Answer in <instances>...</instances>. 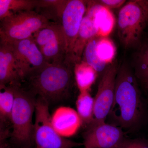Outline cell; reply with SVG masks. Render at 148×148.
Returning <instances> with one entry per match:
<instances>
[{
    "instance_id": "6da1fadb",
    "label": "cell",
    "mask_w": 148,
    "mask_h": 148,
    "mask_svg": "<svg viewBox=\"0 0 148 148\" xmlns=\"http://www.w3.org/2000/svg\"><path fill=\"white\" fill-rule=\"evenodd\" d=\"M143 101L135 75L127 65L119 69L114 97L107 120L122 129L135 128L142 119Z\"/></svg>"
},
{
    "instance_id": "7a4b0ae2",
    "label": "cell",
    "mask_w": 148,
    "mask_h": 148,
    "mask_svg": "<svg viewBox=\"0 0 148 148\" xmlns=\"http://www.w3.org/2000/svg\"><path fill=\"white\" fill-rule=\"evenodd\" d=\"M75 66L67 58L61 62L47 63L25 78L29 82V91L49 103L67 98L75 80Z\"/></svg>"
},
{
    "instance_id": "3957f363",
    "label": "cell",
    "mask_w": 148,
    "mask_h": 148,
    "mask_svg": "<svg viewBox=\"0 0 148 148\" xmlns=\"http://www.w3.org/2000/svg\"><path fill=\"white\" fill-rule=\"evenodd\" d=\"M12 86L15 100L11 115L12 130L10 136L18 147H28L34 142L33 116L36 99L32 92L24 90L20 84Z\"/></svg>"
},
{
    "instance_id": "277c9868",
    "label": "cell",
    "mask_w": 148,
    "mask_h": 148,
    "mask_svg": "<svg viewBox=\"0 0 148 148\" xmlns=\"http://www.w3.org/2000/svg\"><path fill=\"white\" fill-rule=\"evenodd\" d=\"M148 24V0L129 1L119 10L117 21L120 41L125 49L137 47Z\"/></svg>"
},
{
    "instance_id": "5b68a950",
    "label": "cell",
    "mask_w": 148,
    "mask_h": 148,
    "mask_svg": "<svg viewBox=\"0 0 148 148\" xmlns=\"http://www.w3.org/2000/svg\"><path fill=\"white\" fill-rule=\"evenodd\" d=\"M51 22L35 10L15 14L1 20L0 43H10L33 37Z\"/></svg>"
},
{
    "instance_id": "8992f818",
    "label": "cell",
    "mask_w": 148,
    "mask_h": 148,
    "mask_svg": "<svg viewBox=\"0 0 148 148\" xmlns=\"http://www.w3.org/2000/svg\"><path fill=\"white\" fill-rule=\"evenodd\" d=\"M49 104L40 97L36 98L33 138L36 148H73L83 145V143L63 138L56 131L51 120Z\"/></svg>"
},
{
    "instance_id": "52a82bcc",
    "label": "cell",
    "mask_w": 148,
    "mask_h": 148,
    "mask_svg": "<svg viewBox=\"0 0 148 148\" xmlns=\"http://www.w3.org/2000/svg\"><path fill=\"white\" fill-rule=\"evenodd\" d=\"M33 36L47 63L61 62L66 59V38L60 23L52 22L35 33Z\"/></svg>"
},
{
    "instance_id": "ba28073f",
    "label": "cell",
    "mask_w": 148,
    "mask_h": 148,
    "mask_svg": "<svg viewBox=\"0 0 148 148\" xmlns=\"http://www.w3.org/2000/svg\"><path fill=\"white\" fill-rule=\"evenodd\" d=\"M119 69L116 62H114L103 73L97 93L94 98L93 121L88 127L106 122L113 103Z\"/></svg>"
},
{
    "instance_id": "9c48e42d",
    "label": "cell",
    "mask_w": 148,
    "mask_h": 148,
    "mask_svg": "<svg viewBox=\"0 0 148 148\" xmlns=\"http://www.w3.org/2000/svg\"><path fill=\"white\" fill-rule=\"evenodd\" d=\"M8 43L11 47L22 81L47 64L34 36Z\"/></svg>"
},
{
    "instance_id": "30bf717a",
    "label": "cell",
    "mask_w": 148,
    "mask_h": 148,
    "mask_svg": "<svg viewBox=\"0 0 148 148\" xmlns=\"http://www.w3.org/2000/svg\"><path fill=\"white\" fill-rule=\"evenodd\" d=\"M125 138L122 128L106 122L86 128L83 145L84 148H117Z\"/></svg>"
},
{
    "instance_id": "8fae6325",
    "label": "cell",
    "mask_w": 148,
    "mask_h": 148,
    "mask_svg": "<svg viewBox=\"0 0 148 148\" xmlns=\"http://www.w3.org/2000/svg\"><path fill=\"white\" fill-rule=\"evenodd\" d=\"M87 1L68 0L61 17L66 42L67 57L72 53L82 22L87 9Z\"/></svg>"
},
{
    "instance_id": "7c38bea8",
    "label": "cell",
    "mask_w": 148,
    "mask_h": 148,
    "mask_svg": "<svg viewBox=\"0 0 148 148\" xmlns=\"http://www.w3.org/2000/svg\"><path fill=\"white\" fill-rule=\"evenodd\" d=\"M51 120L56 131L63 138L75 135L82 126L77 111L67 106L58 107L51 115Z\"/></svg>"
},
{
    "instance_id": "4fadbf2b",
    "label": "cell",
    "mask_w": 148,
    "mask_h": 148,
    "mask_svg": "<svg viewBox=\"0 0 148 148\" xmlns=\"http://www.w3.org/2000/svg\"><path fill=\"white\" fill-rule=\"evenodd\" d=\"M22 81L10 45L0 43V86L19 85Z\"/></svg>"
},
{
    "instance_id": "5bb4252c",
    "label": "cell",
    "mask_w": 148,
    "mask_h": 148,
    "mask_svg": "<svg viewBox=\"0 0 148 148\" xmlns=\"http://www.w3.org/2000/svg\"><path fill=\"white\" fill-rule=\"evenodd\" d=\"M86 12L92 17L99 36L108 37L112 33L115 21L110 9L99 4L96 1H87Z\"/></svg>"
},
{
    "instance_id": "9a60e30c",
    "label": "cell",
    "mask_w": 148,
    "mask_h": 148,
    "mask_svg": "<svg viewBox=\"0 0 148 148\" xmlns=\"http://www.w3.org/2000/svg\"><path fill=\"white\" fill-rule=\"evenodd\" d=\"M98 36V30L92 17L86 12L72 53L68 58L75 65L81 62L84 51L88 43L92 38Z\"/></svg>"
},
{
    "instance_id": "2e32d148",
    "label": "cell",
    "mask_w": 148,
    "mask_h": 148,
    "mask_svg": "<svg viewBox=\"0 0 148 148\" xmlns=\"http://www.w3.org/2000/svg\"><path fill=\"white\" fill-rule=\"evenodd\" d=\"M74 73L80 92H89L99 74L92 67L83 61L75 65Z\"/></svg>"
},
{
    "instance_id": "e0dca14e",
    "label": "cell",
    "mask_w": 148,
    "mask_h": 148,
    "mask_svg": "<svg viewBox=\"0 0 148 148\" xmlns=\"http://www.w3.org/2000/svg\"><path fill=\"white\" fill-rule=\"evenodd\" d=\"M68 0H39L35 11L51 21L61 24V17Z\"/></svg>"
},
{
    "instance_id": "ac0fdd59",
    "label": "cell",
    "mask_w": 148,
    "mask_h": 148,
    "mask_svg": "<svg viewBox=\"0 0 148 148\" xmlns=\"http://www.w3.org/2000/svg\"><path fill=\"white\" fill-rule=\"evenodd\" d=\"M39 0H0V20L15 14L35 10Z\"/></svg>"
},
{
    "instance_id": "d6986e66",
    "label": "cell",
    "mask_w": 148,
    "mask_h": 148,
    "mask_svg": "<svg viewBox=\"0 0 148 148\" xmlns=\"http://www.w3.org/2000/svg\"><path fill=\"white\" fill-rule=\"evenodd\" d=\"M77 112L82 121V126L87 128L93 121L94 98L89 92H80L76 102Z\"/></svg>"
},
{
    "instance_id": "ffe728a7",
    "label": "cell",
    "mask_w": 148,
    "mask_h": 148,
    "mask_svg": "<svg viewBox=\"0 0 148 148\" xmlns=\"http://www.w3.org/2000/svg\"><path fill=\"white\" fill-rule=\"evenodd\" d=\"M0 120L2 126L8 121H10L15 95L12 85L0 86Z\"/></svg>"
},
{
    "instance_id": "44dd1931",
    "label": "cell",
    "mask_w": 148,
    "mask_h": 148,
    "mask_svg": "<svg viewBox=\"0 0 148 148\" xmlns=\"http://www.w3.org/2000/svg\"><path fill=\"white\" fill-rule=\"evenodd\" d=\"M100 36H96L89 40L85 48L82 61L92 67L98 73H104L108 66L98 57L96 51V46Z\"/></svg>"
},
{
    "instance_id": "7402d4cb",
    "label": "cell",
    "mask_w": 148,
    "mask_h": 148,
    "mask_svg": "<svg viewBox=\"0 0 148 148\" xmlns=\"http://www.w3.org/2000/svg\"><path fill=\"white\" fill-rule=\"evenodd\" d=\"M98 57L108 66L114 61L116 49L113 41L108 37H100L96 46Z\"/></svg>"
},
{
    "instance_id": "603a6c76",
    "label": "cell",
    "mask_w": 148,
    "mask_h": 148,
    "mask_svg": "<svg viewBox=\"0 0 148 148\" xmlns=\"http://www.w3.org/2000/svg\"><path fill=\"white\" fill-rule=\"evenodd\" d=\"M137 76L141 79L148 77V40L141 46L135 58Z\"/></svg>"
},
{
    "instance_id": "cb8c5ba5",
    "label": "cell",
    "mask_w": 148,
    "mask_h": 148,
    "mask_svg": "<svg viewBox=\"0 0 148 148\" xmlns=\"http://www.w3.org/2000/svg\"><path fill=\"white\" fill-rule=\"evenodd\" d=\"M117 148H148V141L142 139L125 138Z\"/></svg>"
},
{
    "instance_id": "d4e9b609",
    "label": "cell",
    "mask_w": 148,
    "mask_h": 148,
    "mask_svg": "<svg viewBox=\"0 0 148 148\" xmlns=\"http://www.w3.org/2000/svg\"><path fill=\"white\" fill-rule=\"evenodd\" d=\"M96 1L99 4L110 9L120 7L126 1L123 0H101Z\"/></svg>"
},
{
    "instance_id": "484cf974",
    "label": "cell",
    "mask_w": 148,
    "mask_h": 148,
    "mask_svg": "<svg viewBox=\"0 0 148 148\" xmlns=\"http://www.w3.org/2000/svg\"><path fill=\"white\" fill-rule=\"evenodd\" d=\"M7 138H0V148H10Z\"/></svg>"
},
{
    "instance_id": "4316f807",
    "label": "cell",
    "mask_w": 148,
    "mask_h": 148,
    "mask_svg": "<svg viewBox=\"0 0 148 148\" xmlns=\"http://www.w3.org/2000/svg\"><path fill=\"white\" fill-rule=\"evenodd\" d=\"M145 84L146 87L148 89V77H147L143 79H142Z\"/></svg>"
},
{
    "instance_id": "83f0119b",
    "label": "cell",
    "mask_w": 148,
    "mask_h": 148,
    "mask_svg": "<svg viewBox=\"0 0 148 148\" xmlns=\"http://www.w3.org/2000/svg\"></svg>"
}]
</instances>
